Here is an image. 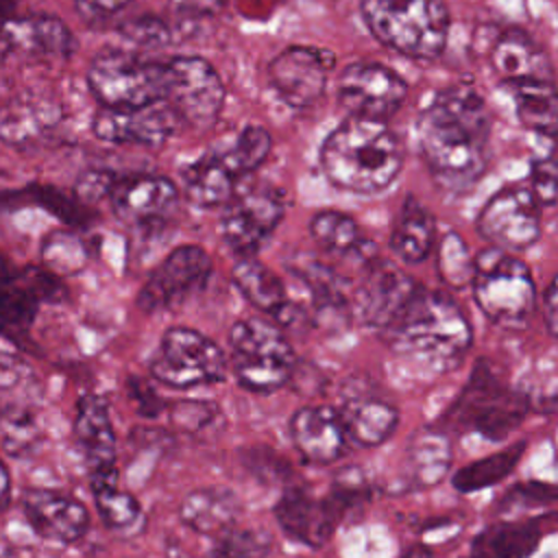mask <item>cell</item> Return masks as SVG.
Segmentation results:
<instances>
[{"instance_id":"cell-16","label":"cell","mask_w":558,"mask_h":558,"mask_svg":"<svg viewBox=\"0 0 558 558\" xmlns=\"http://www.w3.org/2000/svg\"><path fill=\"white\" fill-rule=\"evenodd\" d=\"M222 207V242L240 257H246L255 255L283 220L286 194L272 185H257L235 192Z\"/></svg>"},{"instance_id":"cell-37","label":"cell","mask_w":558,"mask_h":558,"mask_svg":"<svg viewBox=\"0 0 558 558\" xmlns=\"http://www.w3.org/2000/svg\"><path fill=\"white\" fill-rule=\"evenodd\" d=\"M11 201L33 203L72 229L89 227L94 220V214L89 211V207L85 203H81L74 194H65L63 190H59L54 185H46V183H31L22 190L2 194V203L9 205Z\"/></svg>"},{"instance_id":"cell-8","label":"cell","mask_w":558,"mask_h":558,"mask_svg":"<svg viewBox=\"0 0 558 558\" xmlns=\"http://www.w3.org/2000/svg\"><path fill=\"white\" fill-rule=\"evenodd\" d=\"M85 78L100 107L133 109L155 100H166L170 70L168 61L107 46L92 57Z\"/></svg>"},{"instance_id":"cell-35","label":"cell","mask_w":558,"mask_h":558,"mask_svg":"<svg viewBox=\"0 0 558 558\" xmlns=\"http://www.w3.org/2000/svg\"><path fill=\"white\" fill-rule=\"evenodd\" d=\"M312 240L327 253L360 255L362 259L375 255L373 242L360 231L353 216L338 209H320L310 218Z\"/></svg>"},{"instance_id":"cell-9","label":"cell","mask_w":558,"mask_h":558,"mask_svg":"<svg viewBox=\"0 0 558 558\" xmlns=\"http://www.w3.org/2000/svg\"><path fill=\"white\" fill-rule=\"evenodd\" d=\"M471 290L480 312L501 327L525 325L536 307V286L527 264L497 246L473 255Z\"/></svg>"},{"instance_id":"cell-1","label":"cell","mask_w":558,"mask_h":558,"mask_svg":"<svg viewBox=\"0 0 558 558\" xmlns=\"http://www.w3.org/2000/svg\"><path fill=\"white\" fill-rule=\"evenodd\" d=\"M490 111L466 85H451L432 96L416 118L421 157L432 181L449 192H469L490 161Z\"/></svg>"},{"instance_id":"cell-28","label":"cell","mask_w":558,"mask_h":558,"mask_svg":"<svg viewBox=\"0 0 558 558\" xmlns=\"http://www.w3.org/2000/svg\"><path fill=\"white\" fill-rule=\"evenodd\" d=\"M549 514L521 519V521H497L477 532L462 558H527L534 554L545 536L543 521Z\"/></svg>"},{"instance_id":"cell-26","label":"cell","mask_w":558,"mask_h":558,"mask_svg":"<svg viewBox=\"0 0 558 558\" xmlns=\"http://www.w3.org/2000/svg\"><path fill=\"white\" fill-rule=\"evenodd\" d=\"M231 281L255 310L272 316L279 327L294 325V320L301 318V310L288 299V290L279 275L255 255L240 257L233 264Z\"/></svg>"},{"instance_id":"cell-36","label":"cell","mask_w":558,"mask_h":558,"mask_svg":"<svg viewBox=\"0 0 558 558\" xmlns=\"http://www.w3.org/2000/svg\"><path fill=\"white\" fill-rule=\"evenodd\" d=\"M292 272L299 275L307 286L314 310L320 318L338 320L351 316V301L344 290L347 283L333 268L318 259H303L294 264Z\"/></svg>"},{"instance_id":"cell-48","label":"cell","mask_w":558,"mask_h":558,"mask_svg":"<svg viewBox=\"0 0 558 558\" xmlns=\"http://www.w3.org/2000/svg\"><path fill=\"white\" fill-rule=\"evenodd\" d=\"M216 405L205 403V401H181L172 408V421L181 429H198L207 421H211Z\"/></svg>"},{"instance_id":"cell-6","label":"cell","mask_w":558,"mask_h":558,"mask_svg":"<svg viewBox=\"0 0 558 558\" xmlns=\"http://www.w3.org/2000/svg\"><path fill=\"white\" fill-rule=\"evenodd\" d=\"M360 11L371 35L401 57L434 61L447 46L451 13L445 0H362Z\"/></svg>"},{"instance_id":"cell-23","label":"cell","mask_w":558,"mask_h":558,"mask_svg":"<svg viewBox=\"0 0 558 558\" xmlns=\"http://www.w3.org/2000/svg\"><path fill=\"white\" fill-rule=\"evenodd\" d=\"M20 506L33 532L50 543L72 545L89 530V512L85 504L68 493L31 486L22 493Z\"/></svg>"},{"instance_id":"cell-24","label":"cell","mask_w":558,"mask_h":558,"mask_svg":"<svg viewBox=\"0 0 558 558\" xmlns=\"http://www.w3.org/2000/svg\"><path fill=\"white\" fill-rule=\"evenodd\" d=\"M76 39L70 26L52 13L11 15L0 24V54H22L28 59H70Z\"/></svg>"},{"instance_id":"cell-7","label":"cell","mask_w":558,"mask_h":558,"mask_svg":"<svg viewBox=\"0 0 558 558\" xmlns=\"http://www.w3.org/2000/svg\"><path fill=\"white\" fill-rule=\"evenodd\" d=\"M227 364L242 388L268 395L292 379L296 353L277 323L248 316L229 327Z\"/></svg>"},{"instance_id":"cell-51","label":"cell","mask_w":558,"mask_h":558,"mask_svg":"<svg viewBox=\"0 0 558 558\" xmlns=\"http://www.w3.org/2000/svg\"><path fill=\"white\" fill-rule=\"evenodd\" d=\"M541 316L545 320L547 333L554 338L556 336V325H558V288H556V279H551L543 294H541Z\"/></svg>"},{"instance_id":"cell-3","label":"cell","mask_w":558,"mask_h":558,"mask_svg":"<svg viewBox=\"0 0 558 558\" xmlns=\"http://www.w3.org/2000/svg\"><path fill=\"white\" fill-rule=\"evenodd\" d=\"M403 142L377 120L344 118L320 146V168L327 181L351 194H377L401 172Z\"/></svg>"},{"instance_id":"cell-50","label":"cell","mask_w":558,"mask_h":558,"mask_svg":"<svg viewBox=\"0 0 558 558\" xmlns=\"http://www.w3.org/2000/svg\"><path fill=\"white\" fill-rule=\"evenodd\" d=\"M170 7L187 17H209L227 7L229 0H168Z\"/></svg>"},{"instance_id":"cell-13","label":"cell","mask_w":558,"mask_h":558,"mask_svg":"<svg viewBox=\"0 0 558 558\" xmlns=\"http://www.w3.org/2000/svg\"><path fill=\"white\" fill-rule=\"evenodd\" d=\"M39 384L15 355L0 351V438L11 456H26L39 440Z\"/></svg>"},{"instance_id":"cell-4","label":"cell","mask_w":558,"mask_h":558,"mask_svg":"<svg viewBox=\"0 0 558 558\" xmlns=\"http://www.w3.org/2000/svg\"><path fill=\"white\" fill-rule=\"evenodd\" d=\"M366 480L357 469L336 473L327 495H314L303 484H288L272 506L281 532L312 549L323 547L347 519L368 501Z\"/></svg>"},{"instance_id":"cell-44","label":"cell","mask_w":558,"mask_h":558,"mask_svg":"<svg viewBox=\"0 0 558 558\" xmlns=\"http://www.w3.org/2000/svg\"><path fill=\"white\" fill-rule=\"evenodd\" d=\"M120 35L129 44H133L140 50H159L166 48L172 41V33L163 20L157 15H135L120 24Z\"/></svg>"},{"instance_id":"cell-17","label":"cell","mask_w":558,"mask_h":558,"mask_svg":"<svg viewBox=\"0 0 558 558\" xmlns=\"http://www.w3.org/2000/svg\"><path fill=\"white\" fill-rule=\"evenodd\" d=\"M336 68V54L320 46L294 44L283 48L266 65L268 85L290 109L316 105Z\"/></svg>"},{"instance_id":"cell-32","label":"cell","mask_w":558,"mask_h":558,"mask_svg":"<svg viewBox=\"0 0 558 558\" xmlns=\"http://www.w3.org/2000/svg\"><path fill=\"white\" fill-rule=\"evenodd\" d=\"M183 190L185 198L201 207V209H211V207H222L231 196L235 194L238 177L225 166V161L216 155L214 148L205 150L201 157L190 161L183 172Z\"/></svg>"},{"instance_id":"cell-22","label":"cell","mask_w":558,"mask_h":558,"mask_svg":"<svg viewBox=\"0 0 558 558\" xmlns=\"http://www.w3.org/2000/svg\"><path fill=\"white\" fill-rule=\"evenodd\" d=\"M113 216L131 227H150L166 220L179 203L174 181L163 174H124L116 177L107 194Z\"/></svg>"},{"instance_id":"cell-25","label":"cell","mask_w":558,"mask_h":558,"mask_svg":"<svg viewBox=\"0 0 558 558\" xmlns=\"http://www.w3.org/2000/svg\"><path fill=\"white\" fill-rule=\"evenodd\" d=\"M290 440L307 464H331L347 453L349 438L338 410L329 405H305L290 416Z\"/></svg>"},{"instance_id":"cell-18","label":"cell","mask_w":558,"mask_h":558,"mask_svg":"<svg viewBox=\"0 0 558 558\" xmlns=\"http://www.w3.org/2000/svg\"><path fill=\"white\" fill-rule=\"evenodd\" d=\"M475 227L490 246L525 251L541 238V205L530 187L506 185L484 203Z\"/></svg>"},{"instance_id":"cell-40","label":"cell","mask_w":558,"mask_h":558,"mask_svg":"<svg viewBox=\"0 0 558 558\" xmlns=\"http://www.w3.org/2000/svg\"><path fill=\"white\" fill-rule=\"evenodd\" d=\"M87 246L72 229L50 231L41 240V264L57 277L76 275L87 264Z\"/></svg>"},{"instance_id":"cell-33","label":"cell","mask_w":558,"mask_h":558,"mask_svg":"<svg viewBox=\"0 0 558 558\" xmlns=\"http://www.w3.org/2000/svg\"><path fill=\"white\" fill-rule=\"evenodd\" d=\"M451 440L449 434L436 425L416 432L405 449V471L412 488H427L438 484L451 469Z\"/></svg>"},{"instance_id":"cell-45","label":"cell","mask_w":558,"mask_h":558,"mask_svg":"<svg viewBox=\"0 0 558 558\" xmlns=\"http://www.w3.org/2000/svg\"><path fill=\"white\" fill-rule=\"evenodd\" d=\"M530 192L541 207H554L558 196V170L554 150L536 157L530 166Z\"/></svg>"},{"instance_id":"cell-11","label":"cell","mask_w":558,"mask_h":558,"mask_svg":"<svg viewBox=\"0 0 558 558\" xmlns=\"http://www.w3.org/2000/svg\"><path fill=\"white\" fill-rule=\"evenodd\" d=\"M227 353L192 327L166 329L150 360L153 379L174 390L218 384L227 377Z\"/></svg>"},{"instance_id":"cell-46","label":"cell","mask_w":558,"mask_h":558,"mask_svg":"<svg viewBox=\"0 0 558 558\" xmlns=\"http://www.w3.org/2000/svg\"><path fill=\"white\" fill-rule=\"evenodd\" d=\"M556 501V486L547 482H525L512 486L504 497V508H523V506H551Z\"/></svg>"},{"instance_id":"cell-12","label":"cell","mask_w":558,"mask_h":558,"mask_svg":"<svg viewBox=\"0 0 558 558\" xmlns=\"http://www.w3.org/2000/svg\"><path fill=\"white\" fill-rule=\"evenodd\" d=\"M170 83L166 102L174 109L181 124L209 129L227 100V87L216 68L196 54H177L168 59Z\"/></svg>"},{"instance_id":"cell-20","label":"cell","mask_w":558,"mask_h":558,"mask_svg":"<svg viewBox=\"0 0 558 558\" xmlns=\"http://www.w3.org/2000/svg\"><path fill=\"white\" fill-rule=\"evenodd\" d=\"M181 126L179 116L166 100L133 109L100 107L92 120V133L109 144H135L161 148Z\"/></svg>"},{"instance_id":"cell-19","label":"cell","mask_w":558,"mask_h":558,"mask_svg":"<svg viewBox=\"0 0 558 558\" xmlns=\"http://www.w3.org/2000/svg\"><path fill=\"white\" fill-rule=\"evenodd\" d=\"M364 262V275L353 292L351 314L381 333L414 294L418 283L388 259L371 255Z\"/></svg>"},{"instance_id":"cell-52","label":"cell","mask_w":558,"mask_h":558,"mask_svg":"<svg viewBox=\"0 0 558 558\" xmlns=\"http://www.w3.org/2000/svg\"><path fill=\"white\" fill-rule=\"evenodd\" d=\"M9 501H11V473L4 460L0 458V512L9 506Z\"/></svg>"},{"instance_id":"cell-49","label":"cell","mask_w":558,"mask_h":558,"mask_svg":"<svg viewBox=\"0 0 558 558\" xmlns=\"http://www.w3.org/2000/svg\"><path fill=\"white\" fill-rule=\"evenodd\" d=\"M131 0H74L76 13L85 22H105L118 13H122Z\"/></svg>"},{"instance_id":"cell-34","label":"cell","mask_w":558,"mask_h":558,"mask_svg":"<svg viewBox=\"0 0 558 558\" xmlns=\"http://www.w3.org/2000/svg\"><path fill=\"white\" fill-rule=\"evenodd\" d=\"M514 100V113L523 129L556 137L558 129V94L554 81H512L504 83Z\"/></svg>"},{"instance_id":"cell-43","label":"cell","mask_w":558,"mask_h":558,"mask_svg":"<svg viewBox=\"0 0 558 558\" xmlns=\"http://www.w3.org/2000/svg\"><path fill=\"white\" fill-rule=\"evenodd\" d=\"M211 541L214 545L205 558H266L270 554V538L257 530L235 525Z\"/></svg>"},{"instance_id":"cell-53","label":"cell","mask_w":558,"mask_h":558,"mask_svg":"<svg viewBox=\"0 0 558 558\" xmlns=\"http://www.w3.org/2000/svg\"><path fill=\"white\" fill-rule=\"evenodd\" d=\"M399 558H434V554H432V549L425 547V545H414V547H410L408 551H403Z\"/></svg>"},{"instance_id":"cell-42","label":"cell","mask_w":558,"mask_h":558,"mask_svg":"<svg viewBox=\"0 0 558 558\" xmlns=\"http://www.w3.org/2000/svg\"><path fill=\"white\" fill-rule=\"evenodd\" d=\"M89 488L94 495V506L98 510V517L109 530H124L140 519L142 514L140 501L129 490H122L118 482L96 484Z\"/></svg>"},{"instance_id":"cell-21","label":"cell","mask_w":558,"mask_h":558,"mask_svg":"<svg viewBox=\"0 0 558 558\" xmlns=\"http://www.w3.org/2000/svg\"><path fill=\"white\" fill-rule=\"evenodd\" d=\"M72 436L85 462L89 486L118 482L116 432L109 416V405L102 397L94 392H85L78 397Z\"/></svg>"},{"instance_id":"cell-31","label":"cell","mask_w":558,"mask_h":558,"mask_svg":"<svg viewBox=\"0 0 558 558\" xmlns=\"http://www.w3.org/2000/svg\"><path fill=\"white\" fill-rule=\"evenodd\" d=\"M388 244L405 264H421L432 255L436 246V220L416 196L408 194L403 198Z\"/></svg>"},{"instance_id":"cell-54","label":"cell","mask_w":558,"mask_h":558,"mask_svg":"<svg viewBox=\"0 0 558 558\" xmlns=\"http://www.w3.org/2000/svg\"><path fill=\"white\" fill-rule=\"evenodd\" d=\"M17 2H20V0H0V24H2L4 20H9V17L15 13Z\"/></svg>"},{"instance_id":"cell-30","label":"cell","mask_w":558,"mask_h":558,"mask_svg":"<svg viewBox=\"0 0 558 558\" xmlns=\"http://www.w3.org/2000/svg\"><path fill=\"white\" fill-rule=\"evenodd\" d=\"M338 416L347 438L360 447H377L386 442L399 425L397 408L375 395L347 397Z\"/></svg>"},{"instance_id":"cell-5","label":"cell","mask_w":558,"mask_h":558,"mask_svg":"<svg viewBox=\"0 0 558 558\" xmlns=\"http://www.w3.org/2000/svg\"><path fill=\"white\" fill-rule=\"evenodd\" d=\"M527 410V397L501 381L486 360H477L471 377L434 425L445 434L475 432L504 442L523 423Z\"/></svg>"},{"instance_id":"cell-41","label":"cell","mask_w":558,"mask_h":558,"mask_svg":"<svg viewBox=\"0 0 558 558\" xmlns=\"http://www.w3.org/2000/svg\"><path fill=\"white\" fill-rule=\"evenodd\" d=\"M434 248H436V272L440 281L453 290L469 288L473 277V255L469 253V246L464 244V240L456 231H449L438 240Z\"/></svg>"},{"instance_id":"cell-39","label":"cell","mask_w":558,"mask_h":558,"mask_svg":"<svg viewBox=\"0 0 558 558\" xmlns=\"http://www.w3.org/2000/svg\"><path fill=\"white\" fill-rule=\"evenodd\" d=\"M225 166L240 179L255 172L272 148V135L259 124H246L229 144L211 146Z\"/></svg>"},{"instance_id":"cell-2","label":"cell","mask_w":558,"mask_h":558,"mask_svg":"<svg viewBox=\"0 0 558 558\" xmlns=\"http://www.w3.org/2000/svg\"><path fill=\"white\" fill-rule=\"evenodd\" d=\"M381 336L397 355L432 373L458 368L473 344V329L462 307L447 292L423 286Z\"/></svg>"},{"instance_id":"cell-38","label":"cell","mask_w":558,"mask_h":558,"mask_svg":"<svg viewBox=\"0 0 558 558\" xmlns=\"http://www.w3.org/2000/svg\"><path fill=\"white\" fill-rule=\"evenodd\" d=\"M525 449H527V442L517 440L490 456H484L466 466H460L451 477L453 488L460 493H475V490L499 484L514 471V466L521 460V456L525 453Z\"/></svg>"},{"instance_id":"cell-14","label":"cell","mask_w":558,"mask_h":558,"mask_svg":"<svg viewBox=\"0 0 558 558\" xmlns=\"http://www.w3.org/2000/svg\"><path fill=\"white\" fill-rule=\"evenodd\" d=\"M211 268V257L203 246L181 244L155 266L135 303L146 314L170 312L207 286Z\"/></svg>"},{"instance_id":"cell-55","label":"cell","mask_w":558,"mask_h":558,"mask_svg":"<svg viewBox=\"0 0 558 558\" xmlns=\"http://www.w3.org/2000/svg\"><path fill=\"white\" fill-rule=\"evenodd\" d=\"M0 558H20L15 547L9 541H4L2 536H0Z\"/></svg>"},{"instance_id":"cell-29","label":"cell","mask_w":558,"mask_h":558,"mask_svg":"<svg viewBox=\"0 0 558 558\" xmlns=\"http://www.w3.org/2000/svg\"><path fill=\"white\" fill-rule=\"evenodd\" d=\"M242 504L227 486H203L190 490L179 504V519L192 532L216 538L238 525Z\"/></svg>"},{"instance_id":"cell-47","label":"cell","mask_w":558,"mask_h":558,"mask_svg":"<svg viewBox=\"0 0 558 558\" xmlns=\"http://www.w3.org/2000/svg\"><path fill=\"white\" fill-rule=\"evenodd\" d=\"M113 179H116V174L109 172V170H87L76 179L74 196L85 205H89L94 201H100L109 194V190L113 185Z\"/></svg>"},{"instance_id":"cell-27","label":"cell","mask_w":558,"mask_h":558,"mask_svg":"<svg viewBox=\"0 0 558 558\" xmlns=\"http://www.w3.org/2000/svg\"><path fill=\"white\" fill-rule=\"evenodd\" d=\"M488 63L504 83L554 81V65L547 52L521 28H506L488 50Z\"/></svg>"},{"instance_id":"cell-10","label":"cell","mask_w":558,"mask_h":558,"mask_svg":"<svg viewBox=\"0 0 558 558\" xmlns=\"http://www.w3.org/2000/svg\"><path fill=\"white\" fill-rule=\"evenodd\" d=\"M68 290L44 266H20L0 251V336L17 349H31V331L44 303H59Z\"/></svg>"},{"instance_id":"cell-15","label":"cell","mask_w":558,"mask_h":558,"mask_svg":"<svg viewBox=\"0 0 558 558\" xmlns=\"http://www.w3.org/2000/svg\"><path fill=\"white\" fill-rule=\"evenodd\" d=\"M336 94L349 116L386 122L403 107L408 83L392 68L362 59L340 70Z\"/></svg>"}]
</instances>
